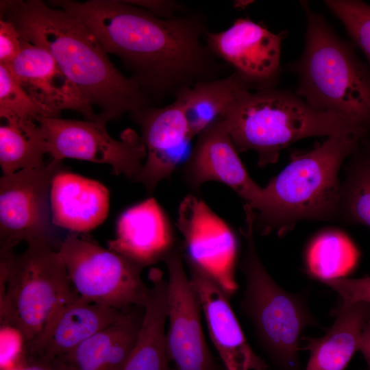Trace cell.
<instances>
[{
	"instance_id": "ba28073f",
	"label": "cell",
	"mask_w": 370,
	"mask_h": 370,
	"mask_svg": "<svg viewBox=\"0 0 370 370\" xmlns=\"http://www.w3.org/2000/svg\"><path fill=\"white\" fill-rule=\"evenodd\" d=\"M58 251L84 299L119 310L145 306L150 287L142 280V266L77 234L61 241Z\"/></svg>"
},
{
	"instance_id": "e575fe53",
	"label": "cell",
	"mask_w": 370,
	"mask_h": 370,
	"mask_svg": "<svg viewBox=\"0 0 370 370\" xmlns=\"http://www.w3.org/2000/svg\"><path fill=\"white\" fill-rule=\"evenodd\" d=\"M358 351L362 354L370 369V312L365 321L362 329Z\"/></svg>"
},
{
	"instance_id": "d4e9b609",
	"label": "cell",
	"mask_w": 370,
	"mask_h": 370,
	"mask_svg": "<svg viewBox=\"0 0 370 370\" xmlns=\"http://www.w3.org/2000/svg\"><path fill=\"white\" fill-rule=\"evenodd\" d=\"M0 127V165L3 175L45 165L46 142L32 119H8Z\"/></svg>"
},
{
	"instance_id": "7402d4cb",
	"label": "cell",
	"mask_w": 370,
	"mask_h": 370,
	"mask_svg": "<svg viewBox=\"0 0 370 370\" xmlns=\"http://www.w3.org/2000/svg\"><path fill=\"white\" fill-rule=\"evenodd\" d=\"M256 87L235 71L215 79L199 82L174 97L186 118L192 139L213 122L225 119Z\"/></svg>"
},
{
	"instance_id": "8992f818",
	"label": "cell",
	"mask_w": 370,
	"mask_h": 370,
	"mask_svg": "<svg viewBox=\"0 0 370 370\" xmlns=\"http://www.w3.org/2000/svg\"><path fill=\"white\" fill-rule=\"evenodd\" d=\"M245 240L239 264L245 278V289L240 306L254 327L258 342L280 370H300L298 352L304 330L317 326L306 295L282 289L261 262L254 238L255 212L244 206Z\"/></svg>"
},
{
	"instance_id": "6da1fadb",
	"label": "cell",
	"mask_w": 370,
	"mask_h": 370,
	"mask_svg": "<svg viewBox=\"0 0 370 370\" xmlns=\"http://www.w3.org/2000/svg\"><path fill=\"white\" fill-rule=\"evenodd\" d=\"M49 2L81 19L151 103L222 77L224 66L202 41L208 29L200 14L162 18L126 1Z\"/></svg>"
},
{
	"instance_id": "2e32d148",
	"label": "cell",
	"mask_w": 370,
	"mask_h": 370,
	"mask_svg": "<svg viewBox=\"0 0 370 370\" xmlns=\"http://www.w3.org/2000/svg\"><path fill=\"white\" fill-rule=\"evenodd\" d=\"M130 116L140 128L147 151L145 162L135 181L151 193L183 160L192 138L182 110L174 100L162 107L143 108Z\"/></svg>"
},
{
	"instance_id": "4fadbf2b",
	"label": "cell",
	"mask_w": 370,
	"mask_h": 370,
	"mask_svg": "<svg viewBox=\"0 0 370 370\" xmlns=\"http://www.w3.org/2000/svg\"><path fill=\"white\" fill-rule=\"evenodd\" d=\"M284 32L274 34L247 18H239L227 29L206 34L211 51L256 90L275 86L281 73Z\"/></svg>"
},
{
	"instance_id": "f1b7e54d",
	"label": "cell",
	"mask_w": 370,
	"mask_h": 370,
	"mask_svg": "<svg viewBox=\"0 0 370 370\" xmlns=\"http://www.w3.org/2000/svg\"><path fill=\"white\" fill-rule=\"evenodd\" d=\"M325 4L341 21L365 55L370 71V5L358 0H327Z\"/></svg>"
},
{
	"instance_id": "d6a6232c",
	"label": "cell",
	"mask_w": 370,
	"mask_h": 370,
	"mask_svg": "<svg viewBox=\"0 0 370 370\" xmlns=\"http://www.w3.org/2000/svg\"><path fill=\"white\" fill-rule=\"evenodd\" d=\"M126 1L162 18H173L177 16L176 14L177 12H184L185 11L184 5L175 1L134 0Z\"/></svg>"
},
{
	"instance_id": "277c9868",
	"label": "cell",
	"mask_w": 370,
	"mask_h": 370,
	"mask_svg": "<svg viewBox=\"0 0 370 370\" xmlns=\"http://www.w3.org/2000/svg\"><path fill=\"white\" fill-rule=\"evenodd\" d=\"M306 16L305 47L288 65L298 77L295 94L312 108L341 115L370 131V71L354 45L341 38L319 14L301 1Z\"/></svg>"
},
{
	"instance_id": "83f0119b",
	"label": "cell",
	"mask_w": 370,
	"mask_h": 370,
	"mask_svg": "<svg viewBox=\"0 0 370 370\" xmlns=\"http://www.w3.org/2000/svg\"><path fill=\"white\" fill-rule=\"evenodd\" d=\"M0 116L3 119L47 117L21 86L8 66L0 64Z\"/></svg>"
},
{
	"instance_id": "ffe728a7",
	"label": "cell",
	"mask_w": 370,
	"mask_h": 370,
	"mask_svg": "<svg viewBox=\"0 0 370 370\" xmlns=\"http://www.w3.org/2000/svg\"><path fill=\"white\" fill-rule=\"evenodd\" d=\"M144 314L142 306L123 309L115 321L54 360L60 370H124Z\"/></svg>"
},
{
	"instance_id": "52a82bcc",
	"label": "cell",
	"mask_w": 370,
	"mask_h": 370,
	"mask_svg": "<svg viewBox=\"0 0 370 370\" xmlns=\"http://www.w3.org/2000/svg\"><path fill=\"white\" fill-rule=\"evenodd\" d=\"M73 290L65 264L51 244L27 245L14 254L6 277L0 280L1 324L16 327L29 342Z\"/></svg>"
},
{
	"instance_id": "7a4b0ae2",
	"label": "cell",
	"mask_w": 370,
	"mask_h": 370,
	"mask_svg": "<svg viewBox=\"0 0 370 370\" xmlns=\"http://www.w3.org/2000/svg\"><path fill=\"white\" fill-rule=\"evenodd\" d=\"M1 18L21 38L46 49L84 100L106 125L126 112L152 106L131 77L111 62L95 36L78 17L40 0L1 1Z\"/></svg>"
},
{
	"instance_id": "836d02e7",
	"label": "cell",
	"mask_w": 370,
	"mask_h": 370,
	"mask_svg": "<svg viewBox=\"0 0 370 370\" xmlns=\"http://www.w3.org/2000/svg\"><path fill=\"white\" fill-rule=\"evenodd\" d=\"M6 370H60L57 362L25 357L14 367Z\"/></svg>"
},
{
	"instance_id": "5b68a950",
	"label": "cell",
	"mask_w": 370,
	"mask_h": 370,
	"mask_svg": "<svg viewBox=\"0 0 370 370\" xmlns=\"http://www.w3.org/2000/svg\"><path fill=\"white\" fill-rule=\"evenodd\" d=\"M223 119L237 151H255L260 167L275 163L283 149L304 138L369 134L348 119L316 110L275 87L249 92Z\"/></svg>"
},
{
	"instance_id": "8fae6325",
	"label": "cell",
	"mask_w": 370,
	"mask_h": 370,
	"mask_svg": "<svg viewBox=\"0 0 370 370\" xmlns=\"http://www.w3.org/2000/svg\"><path fill=\"white\" fill-rule=\"evenodd\" d=\"M184 247L180 243L163 260L169 279L165 347L173 370H224L212 356L205 340L197 293L186 275Z\"/></svg>"
},
{
	"instance_id": "9c48e42d",
	"label": "cell",
	"mask_w": 370,
	"mask_h": 370,
	"mask_svg": "<svg viewBox=\"0 0 370 370\" xmlns=\"http://www.w3.org/2000/svg\"><path fill=\"white\" fill-rule=\"evenodd\" d=\"M52 159L62 161L75 158L108 164L115 175L136 180L146 158L147 151L140 136L132 129L113 138L106 125L95 121H78L42 117L37 119Z\"/></svg>"
},
{
	"instance_id": "d590c367",
	"label": "cell",
	"mask_w": 370,
	"mask_h": 370,
	"mask_svg": "<svg viewBox=\"0 0 370 370\" xmlns=\"http://www.w3.org/2000/svg\"><path fill=\"white\" fill-rule=\"evenodd\" d=\"M250 1H234V7L238 9H244L251 3Z\"/></svg>"
},
{
	"instance_id": "e0dca14e",
	"label": "cell",
	"mask_w": 370,
	"mask_h": 370,
	"mask_svg": "<svg viewBox=\"0 0 370 370\" xmlns=\"http://www.w3.org/2000/svg\"><path fill=\"white\" fill-rule=\"evenodd\" d=\"M197 293L209 335L225 370H267L251 349L220 284L202 267L184 256Z\"/></svg>"
},
{
	"instance_id": "3957f363",
	"label": "cell",
	"mask_w": 370,
	"mask_h": 370,
	"mask_svg": "<svg viewBox=\"0 0 370 370\" xmlns=\"http://www.w3.org/2000/svg\"><path fill=\"white\" fill-rule=\"evenodd\" d=\"M364 138L358 134H343L329 136L310 150H291L288 164L262 188L254 210V230L280 235L299 221L338 217L339 170Z\"/></svg>"
},
{
	"instance_id": "ac0fdd59",
	"label": "cell",
	"mask_w": 370,
	"mask_h": 370,
	"mask_svg": "<svg viewBox=\"0 0 370 370\" xmlns=\"http://www.w3.org/2000/svg\"><path fill=\"white\" fill-rule=\"evenodd\" d=\"M8 66L21 86L47 117L60 118L63 110H70L81 114L86 120L95 121L94 109L44 48L23 40L19 54Z\"/></svg>"
},
{
	"instance_id": "30bf717a",
	"label": "cell",
	"mask_w": 370,
	"mask_h": 370,
	"mask_svg": "<svg viewBox=\"0 0 370 370\" xmlns=\"http://www.w3.org/2000/svg\"><path fill=\"white\" fill-rule=\"evenodd\" d=\"M62 161L27 169L0 179V251L12 252L21 242L47 243L51 214L50 190Z\"/></svg>"
},
{
	"instance_id": "44dd1931",
	"label": "cell",
	"mask_w": 370,
	"mask_h": 370,
	"mask_svg": "<svg viewBox=\"0 0 370 370\" xmlns=\"http://www.w3.org/2000/svg\"><path fill=\"white\" fill-rule=\"evenodd\" d=\"M52 223L76 233L87 232L103 223L109 208V192L98 181L62 169L50 190Z\"/></svg>"
},
{
	"instance_id": "4dcf8cb0",
	"label": "cell",
	"mask_w": 370,
	"mask_h": 370,
	"mask_svg": "<svg viewBox=\"0 0 370 370\" xmlns=\"http://www.w3.org/2000/svg\"><path fill=\"white\" fill-rule=\"evenodd\" d=\"M336 291L341 298V305L356 302L370 304V276L360 278H337L321 281Z\"/></svg>"
},
{
	"instance_id": "cb8c5ba5",
	"label": "cell",
	"mask_w": 370,
	"mask_h": 370,
	"mask_svg": "<svg viewBox=\"0 0 370 370\" xmlns=\"http://www.w3.org/2000/svg\"><path fill=\"white\" fill-rule=\"evenodd\" d=\"M149 278L151 287L144 306L143 323L124 370H173L165 347L168 283L156 268L150 269Z\"/></svg>"
},
{
	"instance_id": "484cf974",
	"label": "cell",
	"mask_w": 370,
	"mask_h": 370,
	"mask_svg": "<svg viewBox=\"0 0 370 370\" xmlns=\"http://www.w3.org/2000/svg\"><path fill=\"white\" fill-rule=\"evenodd\" d=\"M341 183L338 217L370 227V140L365 138L349 157Z\"/></svg>"
},
{
	"instance_id": "d6986e66",
	"label": "cell",
	"mask_w": 370,
	"mask_h": 370,
	"mask_svg": "<svg viewBox=\"0 0 370 370\" xmlns=\"http://www.w3.org/2000/svg\"><path fill=\"white\" fill-rule=\"evenodd\" d=\"M179 243L163 209L149 198L123 212L108 247L144 268L164 260Z\"/></svg>"
},
{
	"instance_id": "9a60e30c",
	"label": "cell",
	"mask_w": 370,
	"mask_h": 370,
	"mask_svg": "<svg viewBox=\"0 0 370 370\" xmlns=\"http://www.w3.org/2000/svg\"><path fill=\"white\" fill-rule=\"evenodd\" d=\"M122 311L84 299L74 289L57 304L42 331L26 343L25 356L53 361L115 321Z\"/></svg>"
},
{
	"instance_id": "4316f807",
	"label": "cell",
	"mask_w": 370,
	"mask_h": 370,
	"mask_svg": "<svg viewBox=\"0 0 370 370\" xmlns=\"http://www.w3.org/2000/svg\"><path fill=\"white\" fill-rule=\"evenodd\" d=\"M358 252L352 241L338 230L318 234L306 252L309 273L321 282L344 278L355 267Z\"/></svg>"
},
{
	"instance_id": "7c38bea8",
	"label": "cell",
	"mask_w": 370,
	"mask_h": 370,
	"mask_svg": "<svg viewBox=\"0 0 370 370\" xmlns=\"http://www.w3.org/2000/svg\"><path fill=\"white\" fill-rule=\"evenodd\" d=\"M177 227L184 238V254L206 271L232 297L238 289L235 266L238 243L229 225L201 199L186 196L178 208Z\"/></svg>"
},
{
	"instance_id": "1f68e13d",
	"label": "cell",
	"mask_w": 370,
	"mask_h": 370,
	"mask_svg": "<svg viewBox=\"0 0 370 370\" xmlns=\"http://www.w3.org/2000/svg\"><path fill=\"white\" fill-rule=\"evenodd\" d=\"M22 38L10 21L0 20V64L9 66L19 54Z\"/></svg>"
},
{
	"instance_id": "f546056e",
	"label": "cell",
	"mask_w": 370,
	"mask_h": 370,
	"mask_svg": "<svg viewBox=\"0 0 370 370\" xmlns=\"http://www.w3.org/2000/svg\"><path fill=\"white\" fill-rule=\"evenodd\" d=\"M1 370L10 369L22 360L26 341L14 326L2 323L0 329Z\"/></svg>"
},
{
	"instance_id": "603a6c76",
	"label": "cell",
	"mask_w": 370,
	"mask_h": 370,
	"mask_svg": "<svg viewBox=\"0 0 370 370\" xmlns=\"http://www.w3.org/2000/svg\"><path fill=\"white\" fill-rule=\"evenodd\" d=\"M370 304L356 302L341 305L334 324L321 338L302 336V349L310 352L306 370H343L358 351Z\"/></svg>"
},
{
	"instance_id": "5bb4252c",
	"label": "cell",
	"mask_w": 370,
	"mask_h": 370,
	"mask_svg": "<svg viewBox=\"0 0 370 370\" xmlns=\"http://www.w3.org/2000/svg\"><path fill=\"white\" fill-rule=\"evenodd\" d=\"M238 153L224 119L217 120L198 135L184 169V179L195 191L206 182L223 183L256 210L262 188L250 177Z\"/></svg>"
}]
</instances>
